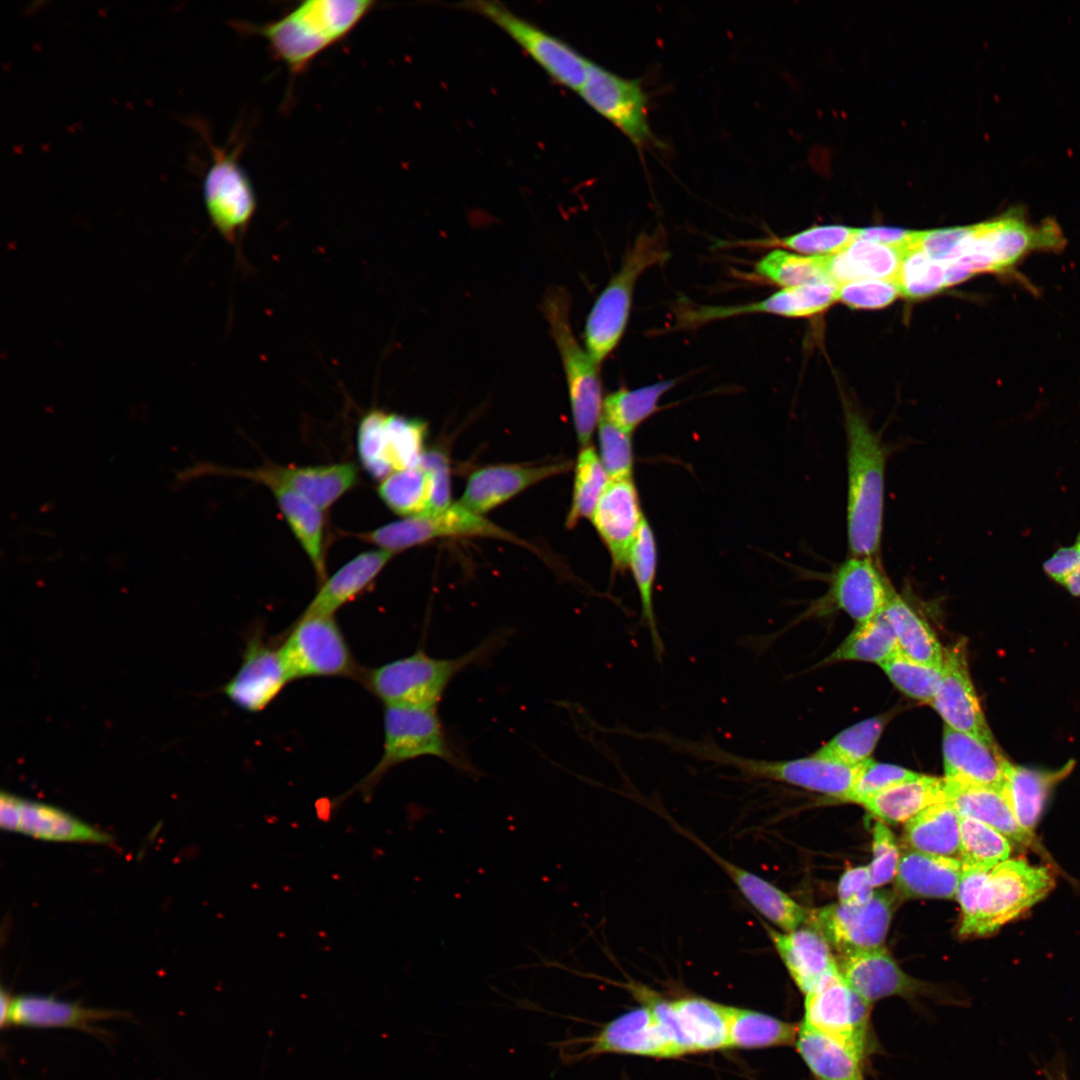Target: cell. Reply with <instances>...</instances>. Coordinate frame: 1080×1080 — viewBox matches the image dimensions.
Here are the masks:
<instances>
[{"label":"cell","instance_id":"cell-1","mask_svg":"<svg viewBox=\"0 0 1080 1080\" xmlns=\"http://www.w3.org/2000/svg\"><path fill=\"white\" fill-rule=\"evenodd\" d=\"M1055 886L1045 866L1008 859L994 867L963 868L956 898L961 936H987L1042 900Z\"/></svg>","mask_w":1080,"mask_h":1080},{"label":"cell","instance_id":"cell-2","mask_svg":"<svg viewBox=\"0 0 1080 1080\" xmlns=\"http://www.w3.org/2000/svg\"><path fill=\"white\" fill-rule=\"evenodd\" d=\"M849 555L879 558L888 448L866 419L845 407Z\"/></svg>","mask_w":1080,"mask_h":1080},{"label":"cell","instance_id":"cell-3","mask_svg":"<svg viewBox=\"0 0 1080 1080\" xmlns=\"http://www.w3.org/2000/svg\"><path fill=\"white\" fill-rule=\"evenodd\" d=\"M372 0H307L280 18L263 24H243L244 31L267 42L272 55L293 75L346 38L374 9Z\"/></svg>","mask_w":1080,"mask_h":1080},{"label":"cell","instance_id":"cell-4","mask_svg":"<svg viewBox=\"0 0 1080 1080\" xmlns=\"http://www.w3.org/2000/svg\"><path fill=\"white\" fill-rule=\"evenodd\" d=\"M510 635L505 630L493 632L455 658H435L419 649L369 670L362 679L385 706L437 709L451 681L463 670L488 662L504 647Z\"/></svg>","mask_w":1080,"mask_h":1080},{"label":"cell","instance_id":"cell-5","mask_svg":"<svg viewBox=\"0 0 1080 1080\" xmlns=\"http://www.w3.org/2000/svg\"><path fill=\"white\" fill-rule=\"evenodd\" d=\"M383 752L376 766L357 785L368 798L379 780L392 768L425 756L439 758L454 769L479 776L478 769L448 737L437 709L385 706Z\"/></svg>","mask_w":1080,"mask_h":1080},{"label":"cell","instance_id":"cell-6","mask_svg":"<svg viewBox=\"0 0 1080 1080\" xmlns=\"http://www.w3.org/2000/svg\"><path fill=\"white\" fill-rule=\"evenodd\" d=\"M668 257L662 231L641 233L624 256L618 272L596 299L586 320L584 338L585 349L599 365L623 336L638 278Z\"/></svg>","mask_w":1080,"mask_h":1080},{"label":"cell","instance_id":"cell-7","mask_svg":"<svg viewBox=\"0 0 1080 1080\" xmlns=\"http://www.w3.org/2000/svg\"><path fill=\"white\" fill-rule=\"evenodd\" d=\"M570 307L565 288L553 286L546 291L542 310L561 358L577 438L586 447L602 415L600 365L575 338Z\"/></svg>","mask_w":1080,"mask_h":1080},{"label":"cell","instance_id":"cell-8","mask_svg":"<svg viewBox=\"0 0 1080 1080\" xmlns=\"http://www.w3.org/2000/svg\"><path fill=\"white\" fill-rule=\"evenodd\" d=\"M687 754L697 760L731 767L751 779L782 782L847 800L856 783L860 766L812 756L791 760H766L734 754L711 739L691 740Z\"/></svg>","mask_w":1080,"mask_h":1080},{"label":"cell","instance_id":"cell-9","mask_svg":"<svg viewBox=\"0 0 1080 1080\" xmlns=\"http://www.w3.org/2000/svg\"><path fill=\"white\" fill-rule=\"evenodd\" d=\"M209 146L211 162L202 184L205 209L217 232L236 246L257 210L255 190L240 164L241 142L233 147Z\"/></svg>","mask_w":1080,"mask_h":1080},{"label":"cell","instance_id":"cell-10","mask_svg":"<svg viewBox=\"0 0 1080 1080\" xmlns=\"http://www.w3.org/2000/svg\"><path fill=\"white\" fill-rule=\"evenodd\" d=\"M871 1005L847 984L836 965L806 994L803 1022L864 1061L873 1050Z\"/></svg>","mask_w":1080,"mask_h":1080},{"label":"cell","instance_id":"cell-11","mask_svg":"<svg viewBox=\"0 0 1080 1080\" xmlns=\"http://www.w3.org/2000/svg\"><path fill=\"white\" fill-rule=\"evenodd\" d=\"M278 649L290 680L360 674L333 615L302 614Z\"/></svg>","mask_w":1080,"mask_h":1080},{"label":"cell","instance_id":"cell-12","mask_svg":"<svg viewBox=\"0 0 1080 1080\" xmlns=\"http://www.w3.org/2000/svg\"><path fill=\"white\" fill-rule=\"evenodd\" d=\"M426 423L418 418L369 410L357 431L359 458L364 469L377 480L395 471L415 467L424 454Z\"/></svg>","mask_w":1080,"mask_h":1080},{"label":"cell","instance_id":"cell-13","mask_svg":"<svg viewBox=\"0 0 1080 1080\" xmlns=\"http://www.w3.org/2000/svg\"><path fill=\"white\" fill-rule=\"evenodd\" d=\"M462 5L497 25L554 81L573 91H579L591 61L573 47L498 2L480 0Z\"/></svg>","mask_w":1080,"mask_h":1080},{"label":"cell","instance_id":"cell-14","mask_svg":"<svg viewBox=\"0 0 1080 1080\" xmlns=\"http://www.w3.org/2000/svg\"><path fill=\"white\" fill-rule=\"evenodd\" d=\"M578 93L636 147L643 148L655 143L649 124L648 98L639 79L622 77L590 62Z\"/></svg>","mask_w":1080,"mask_h":1080},{"label":"cell","instance_id":"cell-15","mask_svg":"<svg viewBox=\"0 0 1080 1080\" xmlns=\"http://www.w3.org/2000/svg\"><path fill=\"white\" fill-rule=\"evenodd\" d=\"M894 910V895L876 891L862 905L843 903L809 912L805 924L817 929L838 956L882 947Z\"/></svg>","mask_w":1080,"mask_h":1080},{"label":"cell","instance_id":"cell-16","mask_svg":"<svg viewBox=\"0 0 1080 1080\" xmlns=\"http://www.w3.org/2000/svg\"><path fill=\"white\" fill-rule=\"evenodd\" d=\"M450 536H485L514 540L507 531L474 513L460 503L445 510L407 517L385 524L359 537L391 553Z\"/></svg>","mask_w":1080,"mask_h":1080},{"label":"cell","instance_id":"cell-17","mask_svg":"<svg viewBox=\"0 0 1080 1080\" xmlns=\"http://www.w3.org/2000/svg\"><path fill=\"white\" fill-rule=\"evenodd\" d=\"M930 705L945 726L996 744L970 677L964 641L944 649L942 678Z\"/></svg>","mask_w":1080,"mask_h":1080},{"label":"cell","instance_id":"cell-18","mask_svg":"<svg viewBox=\"0 0 1080 1080\" xmlns=\"http://www.w3.org/2000/svg\"><path fill=\"white\" fill-rule=\"evenodd\" d=\"M289 681L279 649H274L256 632L247 641L241 666L225 685L224 692L241 709L259 712Z\"/></svg>","mask_w":1080,"mask_h":1080},{"label":"cell","instance_id":"cell-19","mask_svg":"<svg viewBox=\"0 0 1080 1080\" xmlns=\"http://www.w3.org/2000/svg\"><path fill=\"white\" fill-rule=\"evenodd\" d=\"M895 593L878 559L851 555L832 574L829 590L831 601L857 624L881 613Z\"/></svg>","mask_w":1080,"mask_h":1080},{"label":"cell","instance_id":"cell-20","mask_svg":"<svg viewBox=\"0 0 1080 1080\" xmlns=\"http://www.w3.org/2000/svg\"><path fill=\"white\" fill-rule=\"evenodd\" d=\"M591 519L610 553L614 567L626 569L633 544L645 520L631 477L610 479Z\"/></svg>","mask_w":1080,"mask_h":1080},{"label":"cell","instance_id":"cell-21","mask_svg":"<svg viewBox=\"0 0 1080 1080\" xmlns=\"http://www.w3.org/2000/svg\"><path fill=\"white\" fill-rule=\"evenodd\" d=\"M836 964L847 984L870 1004L888 996L913 997L925 990L884 947L838 956Z\"/></svg>","mask_w":1080,"mask_h":1080},{"label":"cell","instance_id":"cell-22","mask_svg":"<svg viewBox=\"0 0 1080 1080\" xmlns=\"http://www.w3.org/2000/svg\"><path fill=\"white\" fill-rule=\"evenodd\" d=\"M247 476L266 484L288 488L321 510L329 508L358 481L357 467L350 462L315 466H268Z\"/></svg>","mask_w":1080,"mask_h":1080},{"label":"cell","instance_id":"cell-23","mask_svg":"<svg viewBox=\"0 0 1080 1080\" xmlns=\"http://www.w3.org/2000/svg\"><path fill=\"white\" fill-rule=\"evenodd\" d=\"M587 1047L571 1058L604 1053H625L651 1057H676L651 1011L646 1007L630 1010L605 1024L601 1030L585 1039Z\"/></svg>","mask_w":1080,"mask_h":1080},{"label":"cell","instance_id":"cell-24","mask_svg":"<svg viewBox=\"0 0 1080 1080\" xmlns=\"http://www.w3.org/2000/svg\"><path fill=\"white\" fill-rule=\"evenodd\" d=\"M942 749L946 781L1003 788L1006 758L996 744L945 726Z\"/></svg>","mask_w":1080,"mask_h":1080},{"label":"cell","instance_id":"cell-25","mask_svg":"<svg viewBox=\"0 0 1080 1080\" xmlns=\"http://www.w3.org/2000/svg\"><path fill=\"white\" fill-rule=\"evenodd\" d=\"M568 462L541 466L496 465L475 471L469 477L460 504L482 514L524 489L567 471Z\"/></svg>","mask_w":1080,"mask_h":1080},{"label":"cell","instance_id":"cell-26","mask_svg":"<svg viewBox=\"0 0 1080 1080\" xmlns=\"http://www.w3.org/2000/svg\"><path fill=\"white\" fill-rule=\"evenodd\" d=\"M766 929L790 976L805 995L837 965L829 943L811 925L788 932Z\"/></svg>","mask_w":1080,"mask_h":1080},{"label":"cell","instance_id":"cell-27","mask_svg":"<svg viewBox=\"0 0 1080 1080\" xmlns=\"http://www.w3.org/2000/svg\"><path fill=\"white\" fill-rule=\"evenodd\" d=\"M945 780V779H944ZM947 802L960 817L979 820L1004 835L1012 843L1038 847L1033 833L1023 829L1011 809L1003 788L960 784L945 780Z\"/></svg>","mask_w":1080,"mask_h":1080},{"label":"cell","instance_id":"cell-28","mask_svg":"<svg viewBox=\"0 0 1080 1080\" xmlns=\"http://www.w3.org/2000/svg\"><path fill=\"white\" fill-rule=\"evenodd\" d=\"M961 874L959 858L909 849L900 855L896 890L904 898L951 899L956 897Z\"/></svg>","mask_w":1080,"mask_h":1080},{"label":"cell","instance_id":"cell-29","mask_svg":"<svg viewBox=\"0 0 1080 1080\" xmlns=\"http://www.w3.org/2000/svg\"><path fill=\"white\" fill-rule=\"evenodd\" d=\"M696 843L722 868L745 899L767 920L788 932L804 925L809 911L760 876L726 860L708 846Z\"/></svg>","mask_w":1080,"mask_h":1080},{"label":"cell","instance_id":"cell-30","mask_svg":"<svg viewBox=\"0 0 1080 1080\" xmlns=\"http://www.w3.org/2000/svg\"><path fill=\"white\" fill-rule=\"evenodd\" d=\"M119 1015L121 1012L87 1008L49 996L21 995L12 997L5 1026L64 1027L89 1032L94 1030L95 1022Z\"/></svg>","mask_w":1080,"mask_h":1080},{"label":"cell","instance_id":"cell-31","mask_svg":"<svg viewBox=\"0 0 1080 1080\" xmlns=\"http://www.w3.org/2000/svg\"><path fill=\"white\" fill-rule=\"evenodd\" d=\"M392 556L393 553L383 549L358 554L322 582L303 614L333 615L365 591Z\"/></svg>","mask_w":1080,"mask_h":1080},{"label":"cell","instance_id":"cell-32","mask_svg":"<svg viewBox=\"0 0 1080 1080\" xmlns=\"http://www.w3.org/2000/svg\"><path fill=\"white\" fill-rule=\"evenodd\" d=\"M838 286L833 283H817L782 290L767 298L744 305L708 306L705 318L708 322L746 314H774L787 317H804L819 313L837 301Z\"/></svg>","mask_w":1080,"mask_h":1080},{"label":"cell","instance_id":"cell-33","mask_svg":"<svg viewBox=\"0 0 1080 1080\" xmlns=\"http://www.w3.org/2000/svg\"><path fill=\"white\" fill-rule=\"evenodd\" d=\"M14 832L55 842L107 844L111 836L54 806L17 797Z\"/></svg>","mask_w":1080,"mask_h":1080},{"label":"cell","instance_id":"cell-34","mask_svg":"<svg viewBox=\"0 0 1080 1080\" xmlns=\"http://www.w3.org/2000/svg\"><path fill=\"white\" fill-rule=\"evenodd\" d=\"M1068 762L1055 771H1039L1004 761V793L1020 826L1033 833L1053 787L1073 769Z\"/></svg>","mask_w":1080,"mask_h":1080},{"label":"cell","instance_id":"cell-35","mask_svg":"<svg viewBox=\"0 0 1080 1080\" xmlns=\"http://www.w3.org/2000/svg\"><path fill=\"white\" fill-rule=\"evenodd\" d=\"M902 249L855 239L844 250L827 256L830 281L839 286L860 279L891 280L898 273Z\"/></svg>","mask_w":1080,"mask_h":1080},{"label":"cell","instance_id":"cell-36","mask_svg":"<svg viewBox=\"0 0 1080 1080\" xmlns=\"http://www.w3.org/2000/svg\"><path fill=\"white\" fill-rule=\"evenodd\" d=\"M946 801L944 778L920 774L867 798L862 805L882 821L896 824L906 823L926 808Z\"/></svg>","mask_w":1080,"mask_h":1080},{"label":"cell","instance_id":"cell-37","mask_svg":"<svg viewBox=\"0 0 1080 1080\" xmlns=\"http://www.w3.org/2000/svg\"><path fill=\"white\" fill-rule=\"evenodd\" d=\"M795 1046L815 1080H865L863 1060L804 1022L799 1026Z\"/></svg>","mask_w":1080,"mask_h":1080},{"label":"cell","instance_id":"cell-38","mask_svg":"<svg viewBox=\"0 0 1080 1080\" xmlns=\"http://www.w3.org/2000/svg\"><path fill=\"white\" fill-rule=\"evenodd\" d=\"M960 818L947 801L932 805L905 823L904 841L915 851L958 858Z\"/></svg>","mask_w":1080,"mask_h":1080},{"label":"cell","instance_id":"cell-39","mask_svg":"<svg viewBox=\"0 0 1080 1080\" xmlns=\"http://www.w3.org/2000/svg\"><path fill=\"white\" fill-rule=\"evenodd\" d=\"M278 507L299 544L308 556L317 577L326 580L323 510L298 493L270 486Z\"/></svg>","mask_w":1080,"mask_h":1080},{"label":"cell","instance_id":"cell-40","mask_svg":"<svg viewBox=\"0 0 1080 1080\" xmlns=\"http://www.w3.org/2000/svg\"><path fill=\"white\" fill-rule=\"evenodd\" d=\"M883 613L890 623L904 656L933 666H942L944 649L929 624L900 595L895 593Z\"/></svg>","mask_w":1080,"mask_h":1080},{"label":"cell","instance_id":"cell-41","mask_svg":"<svg viewBox=\"0 0 1080 1080\" xmlns=\"http://www.w3.org/2000/svg\"><path fill=\"white\" fill-rule=\"evenodd\" d=\"M672 1003L692 1052L729 1047L728 1006L702 998H684Z\"/></svg>","mask_w":1080,"mask_h":1080},{"label":"cell","instance_id":"cell-42","mask_svg":"<svg viewBox=\"0 0 1080 1080\" xmlns=\"http://www.w3.org/2000/svg\"><path fill=\"white\" fill-rule=\"evenodd\" d=\"M629 565L640 597L641 624L648 630L655 659L660 662L665 654V645L660 635L653 604L657 547L653 531L646 519L633 544Z\"/></svg>","mask_w":1080,"mask_h":1080},{"label":"cell","instance_id":"cell-43","mask_svg":"<svg viewBox=\"0 0 1080 1080\" xmlns=\"http://www.w3.org/2000/svg\"><path fill=\"white\" fill-rule=\"evenodd\" d=\"M729 1047L765 1048L795 1044L799 1026L748 1009L728 1006Z\"/></svg>","mask_w":1080,"mask_h":1080},{"label":"cell","instance_id":"cell-44","mask_svg":"<svg viewBox=\"0 0 1080 1080\" xmlns=\"http://www.w3.org/2000/svg\"><path fill=\"white\" fill-rule=\"evenodd\" d=\"M899 652L895 633L883 611L857 624L826 662L866 661L882 664Z\"/></svg>","mask_w":1080,"mask_h":1080},{"label":"cell","instance_id":"cell-45","mask_svg":"<svg viewBox=\"0 0 1080 1080\" xmlns=\"http://www.w3.org/2000/svg\"><path fill=\"white\" fill-rule=\"evenodd\" d=\"M674 383V380H665L637 389L622 388L610 393L603 400L601 416L622 430L632 433L658 410L661 397Z\"/></svg>","mask_w":1080,"mask_h":1080},{"label":"cell","instance_id":"cell-46","mask_svg":"<svg viewBox=\"0 0 1080 1080\" xmlns=\"http://www.w3.org/2000/svg\"><path fill=\"white\" fill-rule=\"evenodd\" d=\"M756 272L783 288L832 283L827 271V255L802 256L776 249L756 264Z\"/></svg>","mask_w":1080,"mask_h":1080},{"label":"cell","instance_id":"cell-47","mask_svg":"<svg viewBox=\"0 0 1080 1080\" xmlns=\"http://www.w3.org/2000/svg\"><path fill=\"white\" fill-rule=\"evenodd\" d=\"M378 495L395 513L416 516L428 511L430 477L421 465L395 471L378 486Z\"/></svg>","mask_w":1080,"mask_h":1080},{"label":"cell","instance_id":"cell-48","mask_svg":"<svg viewBox=\"0 0 1080 1080\" xmlns=\"http://www.w3.org/2000/svg\"><path fill=\"white\" fill-rule=\"evenodd\" d=\"M894 283L907 298L931 296L948 287L946 263L933 260L920 248L906 247Z\"/></svg>","mask_w":1080,"mask_h":1080},{"label":"cell","instance_id":"cell-49","mask_svg":"<svg viewBox=\"0 0 1080 1080\" xmlns=\"http://www.w3.org/2000/svg\"><path fill=\"white\" fill-rule=\"evenodd\" d=\"M610 478L593 447H583L578 455L573 497L567 526L591 518Z\"/></svg>","mask_w":1080,"mask_h":1080},{"label":"cell","instance_id":"cell-50","mask_svg":"<svg viewBox=\"0 0 1080 1080\" xmlns=\"http://www.w3.org/2000/svg\"><path fill=\"white\" fill-rule=\"evenodd\" d=\"M1012 853V842L991 826L970 818H960L959 859L962 864L995 866Z\"/></svg>","mask_w":1080,"mask_h":1080},{"label":"cell","instance_id":"cell-51","mask_svg":"<svg viewBox=\"0 0 1080 1080\" xmlns=\"http://www.w3.org/2000/svg\"><path fill=\"white\" fill-rule=\"evenodd\" d=\"M886 722V717L877 716L856 723L838 733L815 753L851 766H859L871 759Z\"/></svg>","mask_w":1080,"mask_h":1080},{"label":"cell","instance_id":"cell-52","mask_svg":"<svg viewBox=\"0 0 1080 1080\" xmlns=\"http://www.w3.org/2000/svg\"><path fill=\"white\" fill-rule=\"evenodd\" d=\"M905 695L931 704L942 678V666L912 660L900 652L879 665Z\"/></svg>","mask_w":1080,"mask_h":1080},{"label":"cell","instance_id":"cell-53","mask_svg":"<svg viewBox=\"0 0 1080 1080\" xmlns=\"http://www.w3.org/2000/svg\"><path fill=\"white\" fill-rule=\"evenodd\" d=\"M857 237V229L842 225L813 226L796 234L762 240L761 244L784 247L812 255H831L844 250Z\"/></svg>","mask_w":1080,"mask_h":1080},{"label":"cell","instance_id":"cell-54","mask_svg":"<svg viewBox=\"0 0 1080 1080\" xmlns=\"http://www.w3.org/2000/svg\"><path fill=\"white\" fill-rule=\"evenodd\" d=\"M598 426L600 460L609 478L631 477L634 463L632 433L602 416Z\"/></svg>","mask_w":1080,"mask_h":1080},{"label":"cell","instance_id":"cell-55","mask_svg":"<svg viewBox=\"0 0 1080 1080\" xmlns=\"http://www.w3.org/2000/svg\"><path fill=\"white\" fill-rule=\"evenodd\" d=\"M920 774L904 767L879 763L872 759L860 766L856 783L848 801L862 804L867 798Z\"/></svg>","mask_w":1080,"mask_h":1080},{"label":"cell","instance_id":"cell-56","mask_svg":"<svg viewBox=\"0 0 1080 1080\" xmlns=\"http://www.w3.org/2000/svg\"><path fill=\"white\" fill-rule=\"evenodd\" d=\"M891 280L860 279L839 285L837 300L857 309H878L892 303L899 295Z\"/></svg>","mask_w":1080,"mask_h":1080},{"label":"cell","instance_id":"cell-57","mask_svg":"<svg viewBox=\"0 0 1080 1080\" xmlns=\"http://www.w3.org/2000/svg\"><path fill=\"white\" fill-rule=\"evenodd\" d=\"M631 990L637 994L644 1006L651 1011L662 1034L674 1050L676 1057L692 1052L680 1027L673 1003L660 998L642 986L631 985Z\"/></svg>","mask_w":1080,"mask_h":1080},{"label":"cell","instance_id":"cell-58","mask_svg":"<svg viewBox=\"0 0 1080 1080\" xmlns=\"http://www.w3.org/2000/svg\"><path fill=\"white\" fill-rule=\"evenodd\" d=\"M873 860L869 872L873 887H880L891 881L897 873L900 854L892 831L883 823L876 822L873 827Z\"/></svg>","mask_w":1080,"mask_h":1080},{"label":"cell","instance_id":"cell-59","mask_svg":"<svg viewBox=\"0 0 1080 1080\" xmlns=\"http://www.w3.org/2000/svg\"><path fill=\"white\" fill-rule=\"evenodd\" d=\"M420 464L430 477V499L427 513L445 510L450 502V478L447 458L439 451L424 452Z\"/></svg>","mask_w":1080,"mask_h":1080},{"label":"cell","instance_id":"cell-60","mask_svg":"<svg viewBox=\"0 0 1080 1080\" xmlns=\"http://www.w3.org/2000/svg\"><path fill=\"white\" fill-rule=\"evenodd\" d=\"M868 866H859L846 870L838 884L839 902L848 905H862L874 896Z\"/></svg>","mask_w":1080,"mask_h":1080},{"label":"cell","instance_id":"cell-61","mask_svg":"<svg viewBox=\"0 0 1080 1080\" xmlns=\"http://www.w3.org/2000/svg\"><path fill=\"white\" fill-rule=\"evenodd\" d=\"M1079 566L1080 532L1072 545L1060 547L1043 563V570L1049 578L1061 584Z\"/></svg>","mask_w":1080,"mask_h":1080},{"label":"cell","instance_id":"cell-62","mask_svg":"<svg viewBox=\"0 0 1080 1080\" xmlns=\"http://www.w3.org/2000/svg\"><path fill=\"white\" fill-rule=\"evenodd\" d=\"M917 235V231L904 230L893 227L873 226L857 229L856 239H866L886 245L904 249L910 246Z\"/></svg>","mask_w":1080,"mask_h":1080},{"label":"cell","instance_id":"cell-63","mask_svg":"<svg viewBox=\"0 0 1080 1080\" xmlns=\"http://www.w3.org/2000/svg\"><path fill=\"white\" fill-rule=\"evenodd\" d=\"M1073 596L1080 597V566L1073 570L1061 583Z\"/></svg>","mask_w":1080,"mask_h":1080},{"label":"cell","instance_id":"cell-64","mask_svg":"<svg viewBox=\"0 0 1080 1080\" xmlns=\"http://www.w3.org/2000/svg\"><path fill=\"white\" fill-rule=\"evenodd\" d=\"M11 999H12V997L5 990L2 989L1 990V996H0V1006H1L0 1024H1L2 1027L5 1026V1023H6L8 1014H9Z\"/></svg>","mask_w":1080,"mask_h":1080}]
</instances>
